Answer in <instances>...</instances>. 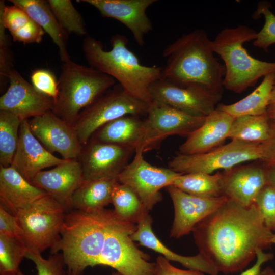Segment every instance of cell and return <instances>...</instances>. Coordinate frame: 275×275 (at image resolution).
Wrapping results in <instances>:
<instances>
[{
    "label": "cell",
    "instance_id": "1",
    "mask_svg": "<svg viewBox=\"0 0 275 275\" xmlns=\"http://www.w3.org/2000/svg\"><path fill=\"white\" fill-rule=\"evenodd\" d=\"M192 232L199 253L226 274L244 269L258 250L271 246L273 235L254 204L245 207L229 199Z\"/></svg>",
    "mask_w": 275,
    "mask_h": 275
},
{
    "label": "cell",
    "instance_id": "48",
    "mask_svg": "<svg viewBox=\"0 0 275 275\" xmlns=\"http://www.w3.org/2000/svg\"><path fill=\"white\" fill-rule=\"evenodd\" d=\"M271 242L272 244H275V232L273 233V235L272 239L271 240Z\"/></svg>",
    "mask_w": 275,
    "mask_h": 275
},
{
    "label": "cell",
    "instance_id": "24",
    "mask_svg": "<svg viewBox=\"0 0 275 275\" xmlns=\"http://www.w3.org/2000/svg\"><path fill=\"white\" fill-rule=\"evenodd\" d=\"M152 219L148 214L136 225V229L131 236L134 241L141 245L161 254L169 261L180 263L188 269L195 270L209 275H218L219 271L213 263L200 253L193 256H185L176 253L166 246L156 237L152 229Z\"/></svg>",
    "mask_w": 275,
    "mask_h": 275
},
{
    "label": "cell",
    "instance_id": "36",
    "mask_svg": "<svg viewBox=\"0 0 275 275\" xmlns=\"http://www.w3.org/2000/svg\"><path fill=\"white\" fill-rule=\"evenodd\" d=\"M271 4L267 1H261L254 12L252 18L256 19L263 15L265 19L262 29L257 33L253 44L256 47L268 52L269 46L275 43V15L271 11Z\"/></svg>",
    "mask_w": 275,
    "mask_h": 275
},
{
    "label": "cell",
    "instance_id": "20",
    "mask_svg": "<svg viewBox=\"0 0 275 275\" xmlns=\"http://www.w3.org/2000/svg\"><path fill=\"white\" fill-rule=\"evenodd\" d=\"M65 161L55 156L43 147L31 131L28 120L22 121L17 147L11 166L30 182L44 169Z\"/></svg>",
    "mask_w": 275,
    "mask_h": 275
},
{
    "label": "cell",
    "instance_id": "50",
    "mask_svg": "<svg viewBox=\"0 0 275 275\" xmlns=\"http://www.w3.org/2000/svg\"><path fill=\"white\" fill-rule=\"evenodd\" d=\"M14 275H25L20 270H19L16 274Z\"/></svg>",
    "mask_w": 275,
    "mask_h": 275
},
{
    "label": "cell",
    "instance_id": "45",
    "mask_svg": "<svg viewBox=\"0 0 275 275\" xmlns=\"http://www.w3.org/2000/svg\"><path fill=\"white\" fill-rule=\"evenodd\" d=\"M267 114L270 124L275 127V81L267 109Z\"/></svg>",
    "mask_w": 275,
    "mask_h": 275
},
{
    "label": "cell",
    "instance_id": "15",
    "mask_svg": "<svg viewBox=\"0 0 275 275\" xmlns=\"http://www.w3.org/2000/svg\"><path fill=\"white\" fill-rule=\"evenodd\" d=\"M134 149L120 145L88 142L82 146L78 160L80 163L83 181L105 178H117L128 164Z\"/></svg>",
    "mask_w": 275,
    "mask_h": 275
},
{
    "label": "cell",
    "instance_id": "44",
    "mask_svg": "<svg viewBox=\"0 0 275 275\" xmlns=\"http://www.w3.org/2000/svg\"><path fill=\"white\" fill-rule=\"evenodd\" d=\"M258 250L256 253V261L253 266L243 271L240 275H260L261 266L264 263L272 260L274 255L271 253H265Z\"/></svg>",
    "mask_w": 275,
    "mask_h": 275
},
{
    "label": "cell",
    "instance_id": "47",
    "mask_svg": "<svg viewBox=\"0 0 275 275\" xmlns=\"http://www.w3.org/2000/svg\"><path fill=\"white\" fill-rule=\"evenodd\" d=\"M260 275H275V271L271 267L267 266L261 271Z\"/></svg>",
    "mask_w": 275,
    "mask_h": 275
},
{
    "label": "cell",
    "instance_id": "22",
    "mask_svg": "<svg viewBox=\"0 0 275 275\" xmlns=\"http://www.w3.org/2000/svg\"><path fill=\"white\" fill-rule=\"evenodd\" d=\"M235 117L216 109L206 117L203 124L190 133L179 147L181 154L205 153L220 146L228 138Z\"/></svg>",
    "mask_w": 275,
    "mask_h": 275
},
{
    "label": "cell",
    "instance_id": "28",
    "mask_svg": "<svg viewBox=\"0 0 275 275\" xmlns=\"http://www.w3.org/2000/svg\"><path fill=\"white\" fill-rule=\"evenodd\" d=\"M0 22L10 32L13 39L24 44L39 43L45 32L20 7L6 6L0 1Z\"/></svg>",
    "mask_w": 275,
    "mask_h": 275
},
{
    "label": "cell",
    "instance_id": "27",
    "mask_svg": "<svg viewBox=\"0 0 275 275\" xmlns=\"http://www.w3.org/2000/svg\"><path fill=\"white\" fill-rule=\"evenodd\" d=\"M118 183L117 178L83 181L73 194L72 209L87 213L104 209L112 203L113 191Z\"/></svg>",
    "mask_w": 275,
    "mask_h": 275
},
{
    "label": "cell",
    "instance_id": "49",
    "mask_svg": "<svg viewBox=\"0 0 275 275\" xmlns=\"http://www.w3.org/2000/svg\"><path fill=\"white\" fill-rule=\"evenodd\" d=\"M112 275H122V274H121L120 273L116 271V272H113L112 273Z\"/></svg>",
    "mask_w": 275,
    "mask_h": 275
},
{
    "label": "cell",
    "instance_id": "30",
    "mask_svg": "<svg viewBox=\"0 0 275 275\" xmlns=\"http://www.w3.org/2000/svg\"><path fill=\"white\" fill-rule=\"evenodd\" d=\"M271 128L267 113L241 116L235 118L228 138L246 143H262L269 139Z\"/></svg>",
    "mask_w": 275,
    "mask_h": 275
},
{
    "label": "cell",
    "instance_id": "33",
    "mask_svg": "<svg viewBox=\"0 0 275 275\" xmlns=\"http://www.w3.org/2000/svg\"><path fill=\"white\" fill-rule=\"evenodd\" d=\"M22 121L15 115L5 111H0V164L11 166L19 140Z\"/></svg>",
    "mask_w": 275,
    "mask_h": 275
},
{
    "label": "cell",
    "instance_id": "41",
    "mask_svg": "<svg viewBox=\"0 0 275 275\" xmlns=\"http://www.w3.org/2000/svg\"><path fill=\"white\" fill-rule=\"evenodd\" d=\"M154 275H205L202 272L192 269H181L173 266L162 256L156 258Z\"/></svg>",
    "mask_w": 275,
    "mask_h": 275
},
{
    "label": "cell",
    "instance_id": "3",
    "mask_svg": "<svg viewBox=\"0 0 275 275\" xmlns=\"http://www.w3.org/2000/svg\"><path fill=\"white\" fill-rule=\"evenodd\" d=\"M127 43L125 36L115 34L111 39L112 49L106 50L99 40L87 35L82 48L90 67L117 80L127 94L150 103V88L162 78L163 67L141 64Z\"/></svg>",
    "mask_w": 275,
    "mask_h": 275
},
{
    "label": "cell",
    "instance_id": "12",
    "mask_svg": "<svg viewBox=\"0 0 275 275\" xmlns=\"http://www.w3.org/2000/svg\"><path fill=\"white\" fill-rule=\"evenodd\" d=\"M152 101L162 103L190 115L206 117L216 109L222 94L196 85H181L161 78L150 88Z\"/></svg>",
    "mask_w": 275,
    "mask_h": 275
},
{
    "label": "cell",
    "instance_id": "8",
    "mask_svg": "<svg viewBox=\"0 0 275 275\" xmlns=\"http://www.w3.org/2000/svg\"><path fill=\"white\" fill-rule=\"evenodd\" d=\"M136 229L135 224L116 215L107 230L99 265L110 266L122 275H154L155 263L131 238Z\"/></svg>",
    "mask_w": 275,
    "mask_h": 275
},
{
    "label": "cell",
    "instance_id": "16",
    "mask_svg": "<svg viewBox=\"0 0 275 275\" xmlns=\"http://www.w3.org/2000/svg\"><path fill=\"white\" fill-rule=\"evenodd\" d=\"M8 78L9 86L0 97V110L10 112L20 120H29L52 111L54 99L38 91L13 69Z\"/></svg>",
    "mask_w": 275,
    "mask_h": 275
},
{
    "label": "cell",
    "instance_id": "19",
    "mask_svg": "<svg viewBox=\"0 0 275 275\" xmlns=\"http://www.w3.org/2000/svg\"><path fill=\"white\" fill-rule=\"evenodd\" d=\"M82 182V171L79 161L69 159L53 169L39 172L30 182L45 191L68 211L72 209L73 194Z\"/></svg>",
    "mask_w": 275,
    "mask_h": 275
},
{
    "label": "cell",
    "instance_id": "17",
    "mask_svg": "<svg viewBox=\"0 0 275 275\" xmlns=\"http://www.w3.org/2000/svg\"><path fill=\"white\" fill-rule=\"evenodd\" d=\"M173 202L174 217L170 236L179 238L192 232L195 226L214 212L228 199L225 196L202 198L186 193L173 185L166 187Z\"/></svg>",
    "mask_w": 275,
    "mask_h": 275
},
{
    "label": "cell",
    "instance_id": "39",
    "mask_svg": "<svg viewBox=\"0 0 275 275\" xmlns=\"http://www.w3.org/2000/svg\"><path fill=\"white\" fill-rule=\"evenodd\" d=\"M32 85L39 92L54 99L58 94V81L53 73L44 69L34 70L30 76Z\"/></svg>",
    "mask_w": 275,
    "mask_h": 275
},
{
    "label": "cell",
    "instance_id": "21",
    "mask_svg": "<svg viewBox=\"0 0 275 275\" xmlns=\"http://www.w3.org/2000/svg\"><path fill=\"white\" fill-rule=\"evenodd\" d=\"M267 184L265 167L255 164L235 167L224 172L221 182L223 195L245 207L254 204Z\"/></svg>",
    "mask_w": 275,
    "mask_h": 275
},
{
    "label": "cell",
    "instance_id": "14",
    "mask_svg": "<svg viewBox=\"0 0 275 275\" xmlns=\"http://www.w3.org/2000/svg\"><path fill=\"white\" fill-rule=\"evenodd\" d=\"M28 121L32 134L49 152H58L66 160L78 159L83 146L73 125L52 111Z\"/></svg>",
    "mask_w": 275,
    "mask_h": 275
},
{
    "label": "cell",
    "instance_id": "37",
    "mask_svg": "<svg viewBox=\"0 0 275 275\" xmlns=\"http://www.w3.org/2000/svg\"><path fill=\"white\" fill-rule=\"evenodd\" d=\"M25 258L35 264L38 275H68L61 253L52 254L48 259H45L39 251L28 248Z\"/></svg>",
    "mask_w": 275,
    "mask_h": 275
},
{
    "label": "cell",
    "instance_id": "29",
    "mask_svg": "<svg viewBox=\"0 0 275 275\" xmlns=\"http://www.w3.org/2000/svg\"><path fill=\"white\" fill-rule=\"evenodd\" d=\"M275 72L264 76L261 83L249 95L231 104H219L216 108L236 118L244 115H261L267 113L270 99Z\"/></svg>",
    "mask_w": 275,
    "mask_h": 275
},
{
    "label": "cell",
    "instance_id": "2",
    "mask_svg": "<svg viewBox=\"0 0 275 275\" xmlns=\"http://www.w3.org/2000/svg\"><path fill=\"white\" fill-rule=\"evenodd\" d=\"M212 41L202 29L184 34L163 51V79L181 85H196L222 94L225 68L214 56Z\"/></svg>",
    "mask_w": 275,
    "mask_h": 275
},
{
    "label": "cell",
    "instance_id": "18",
    "mask_svg": "<svg viewBox=\"0 0 275 275\" xmlns=\"http://www.w3.org/2000/svg\"><path fill=\"white\" fill-rule=\"evenodd\" d=\"M95 7L104 17L115 19L125 25L140 46L153 26L147 9L157 0H81Z\"/></svg>",
    "mask_w": 275,
    "mask_h": 275
},
{
    "label": "cell",
    "instance_id": "38",
    "mask_svg": "<svg viewBox=\"0 0 275 275\" xmlns=\"http://www.w3.org/2000/svg\"><path fill=\"white\" fill-rule=\"evenodd\" d=\"M254 204L264 226L275 232V188L267 184L260 190Z\"/></svg>",
    "mask_w": 275,
    "mask_h": 275
},
{
    "label": "cell",
    "instance_id": "34",
    "mask_svg": "<svg viewBox=\"0 0 275 275\" xmlns=\"http://www.w3.org/2000/svg\"><path fill=\"white\" fill-rule=\"evenodd\" d=\"M28 250L19 237L0 234V274L14 275L19 270V265Z\"/></svg>",
    "mask_w": 275,
    "mask_h": 275
},
{
    "label": "cell",
    "instance_id": "9",
    "mask_svg": "<svg viewBox=\"0 0 275 275\" xmlns=\"http://www.w3.org/2000/svg\"><path fill=\"white\" fill-rule=\"evenodd\" d=\"M150 104L132 97L120 87L105 92L82 109L73 126L84 146L107 123L126 115L147 114Z\"/></svg>",
    "mask_w": 275,
    "mask_h": 275
},
{
    "label": "cell",
    "instance_id": "4",
    "mask_svg": "<svg viewBox=\"0 0 275 275\" xmlns=\"http://www.w3.org/2000/svg\"><path fill=\"white\" fill-rule=\"evenodd\" d=\"M116 216L114 210L66 213L61 239L51 251L61 252L68 275H82L88 267L99 265L108 228Z\"/></svg>",
    "mask_w": 275,
    "mask_h": 275
},
{
    "label": "cell",
    "instance_id": "42",
    "mask_svg": "<svg viewBox=\"0 0 275 275\" xmlns=\"http://www.w3.org/2000/svg\"><path fill=\"white\" fill-rule=\"evenodd\" d=\"M0 234L14 236L22 238L21 231L18 224L16 216L1 206Z\"/></svg>",
    "mask_w": 275,
    "mask_h": 275
},
{
    "label": "cell",
    "instance_id": "11",
    "mask_svg": "<svg viewBox=\"0 0 275 275\" xmlns=\"http://www.w3.org/2000/svg\"><path fill=\"white\" fill-rule=\"evenodd\" d=\"M139 149L135 150L132 161L118 175L120 183L131 188L140 198L145 209L149 211L162 199L160 190L172 185L181 174L170 168L153 166L144 159Z\"/></svg>",
    "mask_w": 275,
    "mask_h": 275
},
{
    "label": "cell",
    "instance_id": "13",
    "mask_svg": "<svg viewBox=\"0 0 275 275\" xmlns=\"http://www.w3.org/2000/svg\"><path fill=\"white\" fill-rule=\"evenodd\" d=\"M144 120L146 127L145 151L173 135L188 136L200 127L206 117L187 114L167 104L152 101Z\"/></svg>",
    "mask_w": 275,
    "mask_h": 275
},
{
    "label": "cell",
    "instance_id": "43",
    "mask_svg": "<svg viewBox=\"0 0 275 275\" xmlns=\"http://www.w3.org/2000/svg\"><path fill=\"white\" fill-rule=\"evenodd\" d=\"M262 151L261 160L265 166L275 164V127L271 125L269 139L261 143Z\"/></svg>",
    "mask_w": 275,
    "mask_h": 275
},
{
    "label": "cell",
    "instance_id": "35",
    "mask_svg": "<svg viewBox=\"0 0 275 275\" xmlns=\"http://www.w3.org/2000/svg\"><path fill=\"white\" fill-rule=\"evenodd\" d=\"M61 28L67 33L82 36L87 30L82 16L70 0H48Z\"/></svg>",
    "mask_w": 275,
    "mask_h": 275
},
{
    "label": "cell",
    "instance_id": "32",
    "mask_svg": "<svg viewBox=\"0 0 275 275\" xmlns=\"http://www.w3.org/2000/svg\"><path fill=\"white\" fill-rule=\"evenodd\" d=\"M114 211L122 219L138 224L146 216L148 211L134 191L129 186L120 183L115 186L112 196Z\"/></svg>",
    "mask_w": 275,
    "mask_h": 275
},
{
    "label": "cell",
    "instance_id": "25",
    "mask_svg": "<svg viewBox=\"0 0 275 275\" xmlns=\"http://www.w3.org/2000/svg\"><path fill=\"white\" fill-rule=\"evenodd\" d=\"M138 116L126 115L107 123L93 134L94 140L145 152L146 125Z\"/></svg>",
    "mask_w": 275,
    "mask_h": 275
},
{
    "label": "cell",
    "instance_id": "7",
    "mask_svg": "<svg viewBox=\"0 0 275 275\" xmlns=\"http://www.w3.org/2000/svg\"><path fill=\"white\" fill-rule=\"evenodd\" d=\"M67 211L48 194L38 199L15 215L22 238L28 248L42 253L50 251L59 243Z\"/></svg>",
    "mask_w": 275,
    "mask_h": 275
},
{
    "label": "cell",
    "instance_id": "46",
    "mask_svg": "<svg viewBox=\"0 0 275 275\" xmlns=\"http://www.w3.org/2000/svg\"><path fill=\"white\" fill-rule=\"evenodd\" d=\"M264 167L266 171L267 183L275 188V164Z\"/></svg>",
    "mask_w": 275,
    "mask_h": 275
},
{
    "label": "cell",
    "instance_id": "23",
    "mask_svg": "<svg viewBox=\"0 0 275 275\" xmlns=\"http://www.w3.org/2000/svg\"><path fill=\"white\" fill-rule=\"evenodd\" d=\"M33 185L12 166H0V206L15 216L46 195Z\"/></svg>",
    "mask_w": 275,
    "mask_h": 275
},
{
    "label": "cell",
    "instance_id": "10",
    "mask_svg": "<svg viewBox=\"0 0 275 275\" xmlns=\"http://www.w3.org/2000/svg\"><path fill=\"white\" fill-rule=\"evenodd\" d=\"M261 143L231 141L210 151L196 154H179L169 162V168L182 174L227 172L249 161L261 160Z\"/></svg>",
    "mask_w": 275,
    "mask_h": 275
},
{
    "label": "cell",
    "instance_id": "5",
    "mask_svg": "<svg viewBox=\"0 0 275 275\" xmlns=\"http://www.w3.org/2000/svg\"><path fill=\"white\" fill-rule=\"evenodd\" d=\"M257 33L244 25L222 30L212 41L214 53L225 63L223 85L225 89L241 93L254 86L258 79L275 72V62L262 61L252 57L243 44L257 37Z\"/></svg>",
    "mask_w": 275,
    "mask_h": 275
},
{
    "label": "cell",
    "instance_id": "26",
    "mask_svg": "<svg viewBox=\"0 0 275 275\" xmlns=\"http://www.w3.org/2000/svg\"><path fill=\"white\" fill-rule=\"evenodd\" d=\"M13 5L23 10L50 37L58 46L61 60H69L67 49L68 34L61 28L47 1L10 0Z\"/></svg>",
    "mask_w": 275,
    "mask_h": 275
},
{
    "label": "cell",
    "instance_id": "31",
    "mask_svg": "<svg viewBox=\"0 0 275 275\" xmlns=\"http://www.w3.org/2000/svg\"><path fill=\"white\" fill-rule=\"evenodd\" d=\"M223 173L214 174L195 173L181 174L173 185L182 191L197 197L217 198L223 196L222 189Z\"/></svg>",
    "mask_w": 275,
    "mask_h": 275
},
{
    "label": "cell",
    "instance_id": "40",
    "mask_svg": "<svg viewBox=\"0 0 275 275\" xmlns=\"http://www.w3.org/2000/svg\"><path fill=\"white\" fill-rule=\"evenodd\" d=\"M6 29L3 23L0 22V74L3 78H8L9 73L13 69Z\"/></svg>",
    "mask_w": 275,
    "mask_h": 275
},
{
    "label": "cell",
    "instance_id": "6",
    "mask_svg": "<svg viewBox=\"0 0 275 275\" xmlns=\"http://www.w3.org/2000/svg\"><path fill=\"white\" fill-rule=\"evenodd\" d=\"M112 77L70 59L63 62L52 112L73 125L80 112L115 84Z\"/></svg>",
    "mask_w": 275,
    "mask_h": 275
}]
</instances>
